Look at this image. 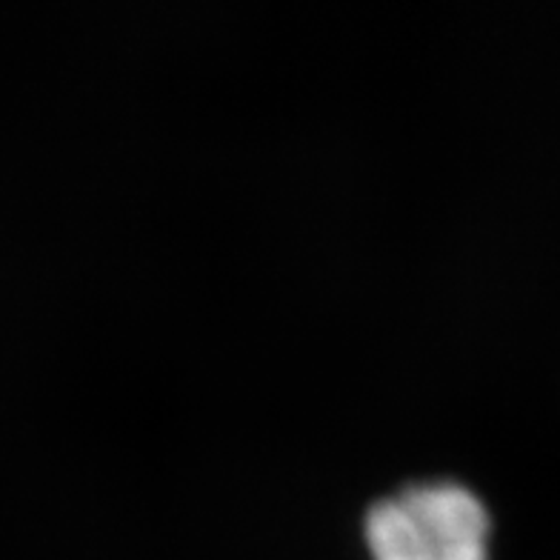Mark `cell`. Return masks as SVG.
Returning <instances> with one entry per match:
<instances>
[{
    "mask_svg": "<svg viewBox=\"0 0 560 560\" xmlns=\"http://www.w3.org/2000/svg\"><path fill=\"white\" fill-rule=\"evenodd\" d=\"M372 560H489V512L472 489L427 480L369 509Z\"/></svg>",
    "mask_w": 560,
    "mask_h": 560,
    "instance_id": "6da1fadb",
    "label": "cell"
}]
</instances>
